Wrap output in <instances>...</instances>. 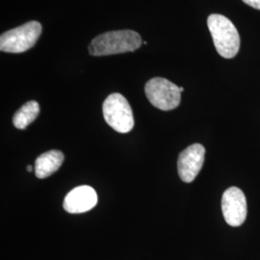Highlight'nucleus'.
<instances>
[{"label":"nucleus","mask_w":260,"mask_h":260,"mask_svg":"<svg viewBox=\"0 0 260 260\" xmlns=\"http://www.w3.org/2000/svg\"><path fill=\"white\" fill-rule=\"evenodd\" d=\"M142 44V38L137 32L133 30H116L93 38L88 48L91 55H114L135 51Z\"/></svg>","instance_id":"obj_1"},{"label":"nucleus","mask_w":260,"mask_h":260,"mask_svg":"<svg viewBox=\"0 0 260 260\" xmlns=\"http://www.w3.org/2000/svg\"><path fill=\"white\" fill-rule=\"evenodd\" d=\"M207 26L220 55L226 59H232L237 55L240 48V37L230 19L222 15L213 14L207 19Z\"/></svg>","instance_id":"obj_2"},{"label":"nucleus","mask_w":260,"mask_h":260,"mask_svg":"<svg viewBox=\"0 0 260 260\" xmlns=\"http://www.w3.org/2000/svg\"><path fill=\"white\" fill-rule=\"evenodd\" d=\"M42 34V25L38 21H29L11 29L0 37V50L8 53H21L34 47Z\"/></svg>","instance_id":"obj_3"},{"label":"nucleus","mask_w":260,"mask_h":260,"mask_svg":"<svg viewBox=\"0 0 260 260\" xmlns=\"http://www.w3.org/2000/svg\"><path fill=\"white\" fill-rule=\"evenodd\" d=\"M103 117L112 128L120 133H127L134 126L132 109L127 100L121 93H111L104 101Z\"/></svg>","instance_id":"obj_4"},{"label":"nucleus","mask_w":260,"mask_h":260,"mask_svg":"<svg viewBox=\"0 0 260 260\" xmlns=\"http://www.w3.org/2000/svg\"><path fill=\"white\" fill-rule=\"evenodd\" d=\"M145 93L149 103L163 111L176 109L181 101L179 87L162 77H154L148 81Z\"/></svg>","instance_id":"obj_5"},{"label":"nucleus","mask_w":260,"mask_h":260,"mask_svg":"<svg viewBox=\"0 0 260 260\" xmlns=\"http://www.w3.org/2000/svg\"><path fill=\"white\" fill-rule=\"evenodd\" d=\"M222 210L225 222L232 226H239L246 221L247 201L241 189L231 187L223 193Z\"/></svg>","instance_id":"obj_6"},{"label":"nucleus","mask_w":260,"mask_h":260,"mask_svg":"<svg viewBox=\"0 0 260 260\" xmlns=\"http://www.w3.org/2000/svg\"><path fill=\"white\" fill-rule=\"evenodd\" d=\"M205 149L201 144H194L186 148L178 157V175L182 181L190 183L195 179L205 162Z\"/></svg>","instance_id":"obj_7"},{"label":"nucleus","mask_w":260,"mask_h":260,"mask_svg":"<svg viewBox=\"0 0 260 260\" xmlns=\"http://www.w3.org/2000/svg\"><path fill=\"white\" fill-rule=\"evenodd\" d=\"M98 204V195L91 186H77L64 200V209L71 214L90 211Z\"/></svg>","instance_id":"obj_8"},{"label":"nucleus","mask_w":260,"mask_h":260,"mask_svg":"<svg viewBox=\"0 0 260 260\" xmlns=\"http://www.w3.org/2000/svg\"><path fill=\"white\" fill-rule=\"evenodd\" d=\"M64 162V154L52 149L41 154L35 161V175L38 178H47L59 170Z\"/></svg>","instance_id":"obj_9"},{"label":"nucleus","mask_w":260,"mask_h":260,"mask_svg":"<svg viewBox=\"0 0 260 260\" xmlns=\"http://www.w3.org/2000/svg\"><path fill=\"white\" fill-rule=\"evenodd\" d=\"M39 113H40L39 103L35 101L28 102L16 112L13 118V124L18 129H24L32 121L37 119Z\"/></svg>","instance_id":"obj_10"},{"label":"nucleus","mask_w":260,"mask_h":260,"mask_svg":"<svg viewBox=\"0 0 260 260\" xmlns=\"http://www.w3.org/2000/svg\"><path fill=\"white\" fill-rule=\"evenodd\" d=\"M242 1L254 9L260 10V0H242Z\"/></svg>","instance_id":"obj_11"},{"label":"nucleus","mask_w":260,"mask_h":260,"mask_svg":"<svg viewBox=\"0 0 260 260\" xmlns=\"http://www.w3.org/2000/svg\"><path fill=\"white\" fill-rule=\"evenodd\" d=\"M27 171L28 172H32L33 171V167L32 166H28Z\"/></svg>","instance_id":"obj_12"},{"label":"nucleus","mask_w":260,"mask_h":260,"mask_svg":"<svg viewBox=\"0 0 260 260\" xmlns=\"http://www.w3.org/2000/svg\"><path fill=\"white\" fill-rule=\"evenodd\" d=\"M179 90H180V92L182 93V92L184 91V88H182V87H179Z\"/></svg>","instance_id":"obj_13"}]
</instances>
